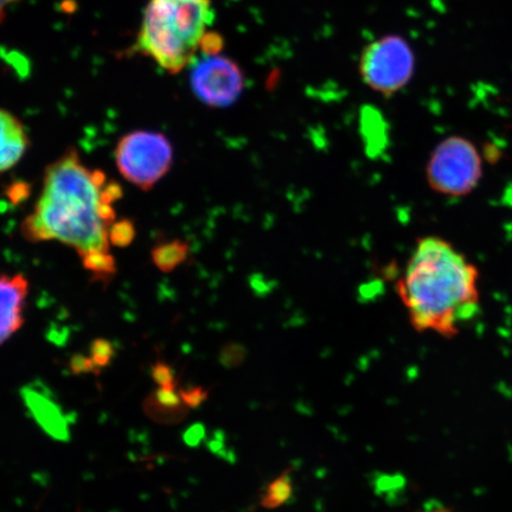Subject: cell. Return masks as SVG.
<instances>
[{
  "label": "cell",
  "instance_id": "3957f363",
  "mask_svg": "<svg viewBox=\"0 0 512 512\" xmlns=\"http://www.w3.org/2000/svg\"><path fill=\"white\" fill-rule=\"evenodd\" d=\"M214 19L211 0H150L134 51L181 73L195 62Z\"/></svg>",
  "mask_w": 512,
  "mask_h": 512
},
{
  "label": "cell",
  "instance_id": "277c9868",
  "mask_svg": "<svg viewBox=\"0 0 512 512\" xmlns=\"http://www.w3.org/2000/svg\"><path fill=\"white\" fill-rule=\"evenodd\" d=\"M114 158L120 175L147 191L168 175L174 163V149L163 133L134 131L119 140Z\"/></svg>",
  "mask_w": 512,
  "mask_h": 512
},
{
  "label": "cell",
  "instance_id": "ba28073f",
  "mask_svg": "<svg viewBox=\"0 0 512 512\" xmlns=\"http://www.w3.org/2000/svg\"><path fill=\"white\" fill-rule=\"evenodd\" d=\"M29 287L23 274H0V347L24 325Z\"/></svg>",
  "mask_w": 512,
  "mask_h": 512
},
{
  "label": "cell",
  "instance_id": "8992f818",
  "mask_svg": "<svg viewBox=\"0 0 512 512\" xmlns=\"http://www.w3.org/2000/svg\"><path fill=\"white\" fill-rule=\"evenodd\" d=\"M415 56L411 46L399 36H386L371 42L360 61L362 80L373 91L390 96L411 81Z\"/></svg>",
  "mask_w": 512,
  "mask_h": 512
},
{
  "label": "cell",
  "instance_id": "4fadbf2b",
  "mask_svg": "<svg viewBox=\"0 0 512 512\" xmlns=\"http://www.w3.org/2000/svg\"><path fill=\"white\" fill-rule=\"evenodd\" d=\"M18 2L19 0H0V22L3 21L6 11L9 10L10 6Z\"/></svg>",
  "mask_w": 512,
  "mask_h": 512
},
{
  "label": "cell",
  "instance_id": "52a82bcc",
  "mask_svg": "<svg viewBox=\"0 0 512 512\" xmlns=\"http://www.w3.org/2000/svg\"><path fill=\"white\" fill-rule=\"evenodd\" d=\"M195 62L191 87L197 98L211 107L232 105L245 85L240 68L217 54L206 55Z\"/></svg>",
  "mask_w": 512,
  "mask_h": 512
},
{
  "label": "cell",
  "instance_id": "5b68a950",
  "mask_svg": "<svg viewBox=\"0 0 512 512\" xmlns=\"http://www.w3.org/2000/svg\"><path fill=\"white\" fill-rule=\"evenodd\" d=\"M483 177V160L469 139L453 136L443 140L427 164L430 187L446 196L471 194Z\"/></svg>",
  "mask_w": 512,
  "mask_h": 512
},
{
  "label": "cell",
  "instance_id": "7a4b0ae2",
  "mask_svg": "<svg viewBox=\"0 0 512 512\" xmlns=\"http://www.w3.org/2000/svg\"><path fill=\"white\" fill-rule=\"evenodd\" d=\"M479 272L450 242L420 239L398 281L414 329L456 337L479 311Z\"/></svg>",
  "mask_w": 512,
  "mask_h": 512
},
{
  "label": "cell",
  "instance_id": "6da1fadb",
  "mask_svg": "<svg viewBox=\"0 0 512 512\" xmlns=\"http://www.w3.org/2000/svg\"><path fill=\"white\" fill-rule=\"evenodd\" d=\"M121 196L118 183L89 169L78 150L68 149L44 171L41 195L21 234L32 243L59 241L72 247L94 279L107 283L117 273L110 229Z\"/></svg>",
  "mask_w": 512,
  "mask_h": 512
},
{
  "label": "cell",
  "instance_id": "8fae6325",
  "mask_svg": "<svg viewBox=\"0 0 512 512\" xmlns=\"http://www.w3.org/2000/svg\"><path fill=\"white\" fill-rule=\"evenodd\" d=\"M292 492L293 485L290 476H280L268 486L266 494L262 497L261 504L268 509L279 508L280 505L285 504L291 498Z\"/></svg>",
  "mask_w": 512,
  "mask_h": 512
},
{
  "label": "cell",
  "instance_id": "30bf717a",
  "mask_svg": "<svg viewBox=\"0 0 512 512\" xmlns=\"http://www.w3.org/2000/svg\"><path fill=\"white\" fill-rule=\"evenodd\" d=\"M190 247L187 242L172 240L159 243L152 249V261L159 271L170 273L184 264L189 258Z\"/></svg>",
  "mask_w": 512,
  "mask_h": 512
},
{
  "label": "cell",
  "instance_id": "7c38bea8",
  "mask_svg": "<svg viewBox=\"0 0 512 512\" xmlns=\"http://www.w3.org/2000/svg\"><path fill=\"white\" fill-rule=\"evenodd\" d=\"M134 236H136V228L130 220L115 221L110 229L111 245L117 247H127L131 245Z\"/></svg>",
  "mask_w": 512,
  "mask_h": 512
},
{
  "label": "cell",
  "instance_id": "9c48e42d",
  "mask_svg": "<svg viewBox=\"0 0 512 512\" xmlns=\"http://www.w3.org/2000/svg\"><path fill=\"white\" fill-rule=\"evenodd\" d=\"M29 146L27 127L16 115L0 108V176L21 162Z\"/></svg>",
  "mask_w": 512,
  "mask_h": 512
}]
</instances>
